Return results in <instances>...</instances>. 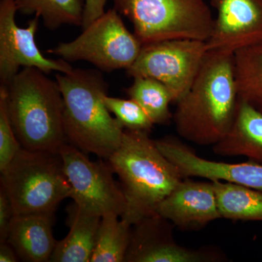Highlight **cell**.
<instances>
[{
	"instance_id": "cell-1",
	"label": "cell",
	"mask_w": 262,
	"mask_h": 262,
	"mask_svg": "<svg viewBox=\"0 0 262 262\" xmlns=\"http://www.w3.org/2000/svg\"><path fill=\"white\" fill-rule=\"evenodd\" d=\"M237 101L234 53L208 51L190 89L177 103V134L196 145H215L232 127Z\"/></svg>"
},
{
	"instance_id": "cell-2",
	"label": "cell",
	"mask_w": 262,
	"mask_h": 262,
	"mask_svg": "<svg viewBox=\"0 0 262 262\" xmlns=\"http://www.w3.org/2000/svg\"><path fill=\"white\" fill-rule=\"evenodd\" d=\"M149 134L125 129L121 144L107 159L126 200L121 219L130 225L156 214L161 202L184 179Z\"/></svg>"
},
{
	"instance_id": "cell-3",
	"label": "cell",
	"mask_w": 262,
	"mask_h": 262,
	"mask_svg": "<svg viewBox=\"0 0 262 262\" xmlns=\"http://www.w3.org/2000/svg\"><path fill=\"white\" fill-rule=\"evenodd\" d=\"M0 91L21 147L59 152L68 141L63 125L64 101L57 81L37 68L25 67Z\"/></svg>"
},
{
	"instance_id": "cell-4",
	"label": "cell",
	"mask_w": 262,
	"mask_h": 262,
	"mask_svg": "<svg viewBox=\"0 0 262 262\" xmlns=\"http://www.w3.org/2000/svg\"><path fill=\"white\" fill-rule=\"evenodd\" d=\"M63 101L67 141L84 153L108 159L121 144L125 128L104 103L108 84L98 70L73 69L57 74Z\"/></svg>"
},
{
	"instance_id": "cell-5",
	"label": "cell",
	"mask_w": 262,
	"mask_h": 262,
	"mask_svg": "<svg viewBox=\"0 0 262 262\" xmlns=\"http://www.w3.org/2000/svg\"><path fill=\"white\" fill-rule=\"evenodd\" d=\"M1 187L15 214L55 213L71 196V187L59 152L21 148L1 171Z\"/></svg>"
},
{
	"instance_id": "cell-6",
	"label": "cell",
	"mask_w": 262,
	"mask_h": 262,
	"mask_svg": "<svg viewBox=\"0 0 262 262\" xmlns=\"http://www.w3.org/2000/svg\"><path fill=\"white\" fill-rule=\"evenodd\" d=\"M141 44L176 39L207 42L214 18L205 0H113Z\"/></svg>"
},
{
	"instance_id": "cell-7",
	"label": "cell",
	"mask_w": 262,
	"mask_h": 262,
	"mask_svg": "<svg viewBox=\"0 0 262 262\" xmlns=\"http://www.w3.org/2000/svg\"><path fill=\"white\" fill-rule=\"evenodd\" d=\"M78 37L60 43L48 53L67 61H85L100 70H127L135 62L143 45L125 27L116 9L108 10L83 29Z\"/></svg>"
},
{
	"instance_id": "cell-8",
	"label": "cell",
	"mask_w": 262,
	"mask_h": 262,
	"mask_svg": "<svg viewBox=\"0 0 262 262\" xmlns=\"http://www.w3.org/2000/svg\"><path fill=\"white\" fill-rule=\"evenodd\" d=\"M208 51L206 42L196 39H169L144 45L127 74L133 78L150 77L160 81L177 103L192 86Z\"/></svg>"
},
{
	"instance_id": "cell-9",
	"label": "cell",
	"mask_w": 262,
	"mask_h": 262,
	"mask_svg": "<svg viewBox=\"0 0 262 262\" xmlns=\"http://www.w3.org/2000/svg\"><path fill=\"white\" fill-rule=\"evenodd\" d=\"M59 153L74 203L101 217L108 214L122 217L126 210V200L121 186L114 179L110 164L92 161L70 143L63 144Z\"/></svg>"
},
{
	"instance_id": "cell-10",
	"label": "cell",
	"mask_w": 262,
	"mask_h": 262,
	"mask_svg": "<svg viewBox=\"0 0 262 262\" xmlns=\"http://www.w3.org/2000/svg\"><path fill=\"white\" fill-rule=\"evenodd\" d=\"M17 11L15 0L0 1L1 85H8L18 73L20 67H34L46 74L53 71L67 73L73 70L65 60H53L43 56L35 42L39 17L29 20L28 27L20 28L15 23Z\"/></svg>"
},
{
	"instance_id": "cell-11",
	"label": "cell",
	"mask_w": 262,
	"mask_h": 262,
	"mask_svg": "<svg viewBox=\"0 0 262 262\" xmlns=\"http://www.w3.org/2000/svg\"><path fill=\"white\" fill-rule=\"evenodd\" d=\"M173 224L159 214L149 215L132 225L125 262H210L220 255L208 249L181 246L173 237Z\"/></svg>"
},
{
	"instance_id": "cell-12",
	"label": "cell",
	"mask_w": 262,
	"mask_h": 262,
	"mask_svg": "<svg viewBox=\"0 0 262 262\" xmlns=\"http://www.w3.org/2000/svg\"><path fill=\"white\" fill-rule=\"evenodd\" d=\"M160 151L178 168L183 178L200 177L223 181L262 192V164L252 160L239 163L214 161L201 158L175 137L155 140Z\"/></svg>"
},
{
	"instance_id": "cell-13",
	"label": "cell",
	"mask_w": 262,
	"mask_h": 262,
	"mask_svg": "<svg viewBox=\"0 0 262 262\" xmlns=\"http://www.w3.org/2000/svg\"><path fill=\"white\" fill-rule=\"evenodd\" d=\"M216 10L208 51L234 53L262 42V0H211Z\"/></svg>"
},
{
	"instance_id": "cell-14",
	"label": "cell",
	"mask_w": 262,
	"mask_h": 262,
	"mask_svg": "<svg viewBox=\"0 0 262 262\" xmlns=\"http://www.w3.org/2000/svg\"><path fill=\"white\" fill-rule=\"evenodd\" d=\"M157 213L183 230H196L222 219L213 182L184 178L158 206Z\"/></svg>"
},
{
	"instance_id": "cell-15",
	"label": "cell",
	"mask_w": 262,
	"mask_h": 262,
	"mask_svg": "<svg viewBox=\"0 0 262 262\" xmlns=\"http://www.w3.org/2000/svg\"><path fill=\"white\" fill-rule=\"evenodd\" d=\"M53 223L54 213L15 214L6 242L22 261H50L57 244L53 234Z\"/></svg>"
},
{
	"instance_id": "cell-16",
	"label": "cell",
	"mask_w": 262,
	"mask_h": 262,
	"mask_svg": "<svg viewBox=\"0 0 262 262\" xmlns=\"http://www.w3.org/2000/svg\"><path fill=\"white\" fill-rule=\"evenodd\" d=\"M212 149L220 156L244 157L262 164V113L238 99L232 127Z\"/></svg>"
},
{
	"instance_id": "cell-17",
	"label": "cell",
	"mask_w": 262,
	"mask_h": 262,
	"mask_svg": "<svg viewBox=\"0 0 262 262\" xmlns=\"http://www.w3.org/2000/svg\"><path fill=\"white\" fill-rule=\"evenodd\" d=\"M101 216L90 213L75 203L68 208L70 232L57 242L52 262H91Z\"/></svg>"
},
{
	"instance_id": "cell-18",
	"label": "cell",
	"mask_w": 262,
	"mask_h": 262,
	"mask_svg": "<svg viewBox=\"0 0 262 262\" xmlns=\"http://www.w3.org/2000/svg\"><path fill=\"white\" fill-rule=\"evenodd\" d=\"M222 219L262 222V192L233 183L212 181Z\"/></svg>"
},
{
	"instance_id": "cell-19",
	"label": "cell",
	"mask_w": 262,
	"mask_h": 262,
	"mask_svg": "<svg viewBox=\"0 0 262 262\" xmlns=\"http://www.w3.org/2000/svg\"><path fill=\"white\" fill-rule=\"evenodd\" d=\"M238 99L262 113V42L234 53Z\"/></svg>"
},
{
	"instance_id": "cell-20",
	"label": "cell",
	"mask_w": 262,
	"mask_h": 262,
	"mask_svg": "<svg viewBox=\"0 0 262 262\" xmlns=\"http://www.w3.org/2000/svg\"><path fill=\"white\" fill-rule=\"evenodd\" d=\"M115 214L103 215L91 262H125L130 244V225Z\"/></svg>"
},
{
	"instance_id": "cell-21",
	"label": "cell",
	"mask_w": 262,
	"mask_h": 262,
	"mask_svg": "<svg viewBox=\"0 0 262 262\" xmlns=\"http://www.w3.org/2000/svg\"><path fill=\"white\" fill-rule=\"evenodd\" d=\"M15 5L22 14L42 18L51 30L63 24L82 26L83 22V0H15Z\"/></svg>"
},
{
	"instance_id": "cell-22",
	"label": "cell",
	"mask_w": 262,
	"mask_h": 262,
	"mask_svg": "<svg viewBox=\"0 0 262 262\" xmlns=\"http://www.w3.org/2000/svg\"><path fill=\"white\" fill-rule=\"evenodd\" d=\"M134 79V83L126 90L129 98L140 105L155 125L169 123L173 119L169 108L173 98L168 88L150 77Z\"/></svg>"
},
{
	"instance_id": "cell-23",
	"label": "cell",
	"mask_w": 262,
	"mask_h": 262,
	"mask_svg": "<svg viewBox=\"0 0 262 262\" xmlns=\"http://www.w3.org/2000/svg\"><path fill=\"white\" fill-rule=\"evenodd\" d=\"M105 104L110 113L127 130L149 133L155 125L139 103L134 100L104 96Z\"/></svg>"
},
{
	"instance_id": "cell-24",
	"label": "cell",
	"mask_w": 262,
	"mask_h": 262,
	"mask_svg": "<svg viewBox=\"0 0 262 262\" xmlns=\"http://www.w3.org/2000/svg\"><path fill=\"white\" fill-rule=\"evenodd\" d=\"M21 148L8 117L4 94L0 91V171L11 163Z\"/></svg>"
},
{
	"instance_id": "cell-25",
	"label": "cell",
	"mask_w": 262,
	"mask_h": 262,
	"mask_svg": "<svg viewBox=\"0 0 262 262\" xmlns=\"http://www.w3.org/2000/svg\"><path fill=\"white\" fill-rule=\"evenodd\" d=\"M13 205L4 189L0 188V243L6 242L10 224L14 217Z\"/></svg>"
},
{
	"instance_id": "cell-26",
	"label": "cell",
	"mask_w": 262,
	"mask_h": 262,
	"mask_svg": "<svg viewBox=\"0 0 262 262\" xmlns=\"http://www.w3.org/2000/svg\"><path fill=\"white\" fill-rule=\"evenodd\" d=\"M108 0H84L82 28L85 29L105 13L104 7Z\"/></svg>"
},
{
	"instance_id": "cell-27",
	"label": "cell",
	"mask_w": 262,
	"mask_h": 262,
	"mask_svg": "<svg viewBox=\"0 0 262 262\" xmlns=\"http://www.w3.org/2000/svg\"><path fill=\"white\" fill-rule=\"evenodd\" d=\"M18 259L15 250L8 243H0V262H16Z\"/></svg>"
}]
</instances>
